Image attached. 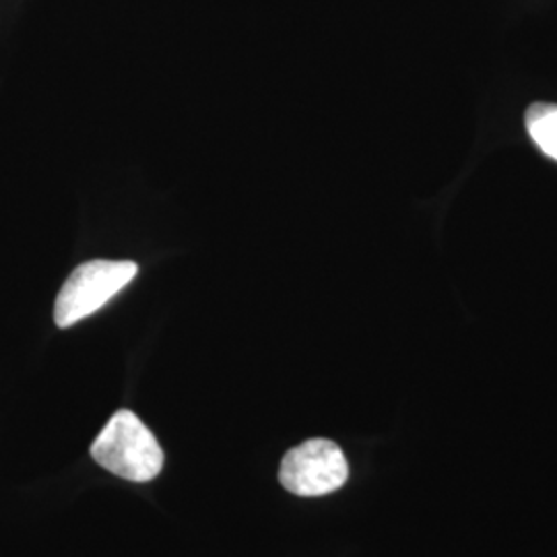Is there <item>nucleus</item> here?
Returning a JSON list of instances; mask_svg holds the SVG:
<instances>
[{
    "mask_svg": "<svg viewBox=\"0 0 557 557\" xmlns=\"http://www.w3.org/2000/svg\"><path fill=\"white\" fill-rule=\"evenodd\" d=\"M91 457L116 478L147 483L163 469V450L153 432L133 411L120 409L91 444Z\"/></svg>",
    "mask_w": 557,
    "mask_h": 557,
    "instance_id": "1",
    "label": "nucleus"
},
{
    "mask_svg": "<svg viewBox=\"0 0 557 557\" xmlns=\"http://www.w3.org/2000/svg\"><path fill=\"white\" fill-rule=\"evenodd\" d=\"M139 273L133 260H89L79 264L60 289L54 304V320L69 329L96 314L101 306L120 294Z\"/></svg>",
    "mask_w": 557,
    "mask_h": 557,
    "instance_id": "2",
    "label": "nucleus"
},
{
    "mask_svg": "<svg viewBox=\"0 0 557 557\" xmlns=\"http://www.w3.org/2000/svg\"><path fill=\"white\" fill-rule=\"evenodd\" d=\"M349 478V465L333 440L314 438L292 448L278 469L281 485L304 498L337 492Z\"/></svg>",
    "mask_w": 557,
    "mask_h": 557,
    "instance_id": "3",
    "label": "nucleus"
},
{
    "mask_svg": "<svg viewBox=\"0 0 557 557\" xmlns=\"http://www.w3.org/2000/svg\"><path fill=\"white\" fill-rule=\"evenodd\" d=\"M527 131L539 149L557 161V106L533 103L527 112Z\"/></svg>",
    "mask_w": 557,
    "mask_h": 557,
    "instance_id": "4",
    "label": "nucleus"
}]
</instances>
